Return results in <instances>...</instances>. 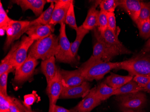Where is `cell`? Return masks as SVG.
I'll use <instances>...</instances> for the list:
<instances>
[{
	"mask_svg": "<svg viewBox=\"0 0 150 112\" xmlns=\"http://www.w3.org/2000/svg\"><path fill=\"white\" fill-rule=\"evenodd\" d=\"M12 1L20 6L23 11L32 10L35 15L38 17L43 12L45 5L47 2L45 0H16Z\"/></svg>",
	"mask_w": 150,
	"mask_h": 112,
	"instance_id": "obj_17",
	"label": "cell"
},
{
	"mask_svg": "<svg viewBox=\"0 0 150 112\" xmlns=\"http://www.w3.org/2000/svg\"><path fill=\"white\" fill-rule=\"evenodd\" d=\"M61 75L64 87L77 86L86 81L79 69L71 71L61 70Z\"/></svg>",
	"mask_w": 150,
	"mask_h": 112,
	"instance_id": "obj_15",
	"label": "cell"
},
{
	"mask_svg": "<svg viewBox=\"0 0 150 112\" xmlns=\"http://www.w3.org/2000/svg\"><path fill=\"white\" fill-rule=\"evenodd\" d=\"M90 31L86 30L81 25L78 27V29L76 30V37L75 41L71 43V50L72 54L75 58L77 56V52L79 49V46L81 44L82 40H83L84 37Z\"/></svg>",
	"mask_w": 150,
	"mask_h": 112,
	"instance_id": "obj_26",
	"label": "cell"
},
{
	"mask_svg": "<svg viewBox=\"0 0 150 112\" xmlns=\"http://www.w3.org/2000/svg\"><path fill=\"white\" fill-rule=\"evenodd\" d=\"M93 31L94 37L96 41L93 46L92 55L86 61L93 62L99 59H102L105 61H110L112 60V58L108 53L106 45L101 37L100 32L97 28L93 30Z\"/></svg>",
	"mask_w": 150,
	"mask_h": 112,
	"instance_id": "obj_11",
	"label": "cell"
},
{
	"mask_svg": "<svg viewBox=\"0 0 150 112\" xmlns=\"http://www.w3.org/2000/svg\"><path fill=\"white\" fill-rule=\"evenodd\" d=\"M11 72L8 71L2 75H0V92L6 96H8L7 92V79L9 73Z\"/></svg>",
	"mask_w": 150,
	"mask_h": 112,
	"instance_id": "obj_35",
	"label": "cell"
},
{
	"mask_svg": "<svg viewBox=\"0 0 150 112\" xmlns=\"http://www.w3.org/2000/svg\"><path fill=\"white\" fill-rule=\"evenodd\" d=\"M133 80L139 86L144 88L150 81V76H135L133 78Z\"/></svg>",
	"mask_w": 150,
	"mask_h": 112,
	"instance_id": "obj_37",
	"label": "cell"
},
{
	"mask_svg": "<svg viewBox=\"0 0 150 112\" xmlns=\"http://www.w3.org/2000/svg\"><path fill=\"white\" fill-rule=\"evenodd\" d=\"M91 90V85L86 81L77 86L71 87H63L59 98L73 99L76 98H84L89 93Z\"/></svg>",
	"mask_w": 150,
	"mask_h": 112,
	"instance_id": "obj_14",
	"label": "cell"
},
{
	"mask_svg": "<svg viewBox=\"0 0 150 112\" xmlns=\"http://www.w3.org/2000/svg\"><path fill=\"white\" fill-rule=\"evenodd\" d=\"M74 1L71 2L70 6L66 18L65 24H68L72 29L76 31L78 27L76 24V17H75V11H74Z\"/></svg>",
	"mask_w": 150,
	"mask_h": 112,
	"instance_id": "obj_30",
	"label": "cell"
},
{
	"mask_svg": "<svg viewBox=\"0 0 150 112\" xmlns=\"http://www.w3.org/2000/svg\"><path fill=\"white\" fill-rule=\"evenodd\" d=\"M54 8V2H51L50 6L46 11L43 12L37 19L30 21L29 27L35 24H42L44 25L50 24Z\"/></svg>",
	"mask_w": 150,
	"mask_h": 112,
	"instance_id": "obj_23",
	"label": "cell"
},
{
	"mask_svg": "<svg viewBox=\"0 0 150 112\" xmlns=\"http://www.w3.org/2000/svg\"><path fill=\"white\" fill-rule=\"evenodd\" d=\"M115 100L118 102L120 109L128 108L140 110L146 105L147 98L142 92L117 96Z\"/></svg>",
	"mask_w": 150,
	"mask_h": 112,
	"instance_id": "obj_6",
	"label": "cell"
},
{
	"mask_svg": "<svg viewBox=\"0 0 150 112\" xmlns=\"http://www.w3.org/2000/svg\"><path fill=\"white\" fill-rule=\"evenodd\" d=\"M56 58L52 56L49 58L42 61L41 63V70L45 76L47 85L53 80L56 75L57 68L55 65Z\"/></svg>",
	"mask_w": 150,
	"mask_h": 112,
	"instance_id": "obj_19",
	"label": "cell"
},
{
	"mask_svg": "<svg viewBox=\"0 0 150 112\" xmlns=\"http://www.w3.org/2000/svg\"><path fill=\"white\" fill-rule=\"evenodd\" d=\"M97 5L94 4L88 10L86 18L82 26L88 31L93 30L98 27L99 11L96 9Z\"/></svg>",
	"mask_w": 150,
	"mask_h": 112,
	"instance_id": "obj_20",
	"label": "cell"
},
{
	"mask_svg": "<svg viewBox=\"0 0 150 112\" xmlns=\"http://www.w3.org/2000/svg\"><path fill=\"white\" fill-rule=\"evenodd\" d=\"M150 19V2L142 1V8L139 18L135 23H139Z\"/></svg>",
	"mask_w": 150,
	"mask_h": 112,
	"instance_id": "obj_29",
	"label": "cell"
},
{
	"mask_svg": "<svg viewBox=\"0 0 150 112\" xmlns=\"http://www.w3.org/2000/svg\"><path fill=\"white\" fill-rule=\"evenodd\" d=\"M142 91H144V89L139 86L135 82L132 80L120 88L115 90L114 92L113 96H119Z\"/></svg>",
	"mask_w": 150,
	"mask_h": 112,
	"instance_id": "obj_24",
	"label": "cell"
},
{
	"mask_svg": "<svg viewBox=\"0 0 150 112\" xmlns=\"http://www.w3.org/2000/svg\"><path fill=\"white\" fill-rule=\"evenodd\" d=\"M119 6L123 9L135 23L142 8V1L138 0H120Z\"/></svg>",
	"mask_w": 150,
	"mask_h": 112,
	"instance_id": "obj_18",
	"label": "cell"
},
{
	"mask_svg": "<svg viewBox=\"0 0 150 112\" xmlns=\"http://www.w3.org/2000/svg\"><path fill=\"white\" fill-rule=\"evenodd\" d=\"M141 52H144V53L150 52V38H149V39L146 41V43Z\"/></svg>",
	"mask_w": 150,
	"mask_h": 112,
	"instance_id": "obj_40",
	"label": "cell"
},
{
	"mask_svg": "<svg viewBox=\"0 0 150 112\" xmlns=\"http://www.w3.org/2000/svg\"><path fill=\"white\" fill-rule=\"evenodd\" d=\"M140 36L144 39L150 38V19L137 25Z\"/></svg>",
	"mask_w": 150,
	"mask_h": 112,
	"instance_id": "obj_31",
	"label": "cell"
},
{
	"mask_svg": "<svg viewBox=\"0 0 150 112\" xmlns=\"http://www.w3.org/2000/svg\"><path fill=\"white\" fill-rule=\"evenodd\" d=\"M62 78L61 75V70L57 68L56 75L53 80L47 85L46 92L49 98L50 107L49 112H52L54 106L59 98L63 90Z\"/></svg>",
	"mask_w": 150,
	"mask_h": 112,
	"instance_id": "obj_9",
	"label": "cell"
},
{
	"mask_svg": "<svg viewBox=\"0 0 150 112\" xmlns=\"http://www.w3.org/2000/svg\"><path fill=\"white\" fill-rule=\"evenodd\" d=\"M108 28V18L107 13L100 10L98 17L97 28L100 33L104 32Z\"/></svg>",
	"mask_w": 150,
	"mask_h": 112,
	"instance_id": "obj_32",
	"label": "cell"
},
{
	"mask_svg": "<svg viewBox=\"0 0 150 112\" xmlns=\"http://www.w3.org/2000/svg\"><path fill=\"white\" fill-rule=\"evenodd\" d=\"M97 87H93L76 106L71 109V112H91L102 102L96 95Z\"/></svg>",
	"mask_w": 150,
	"mask_h": 112,
	"instance_id": "obj_12",
	"label": "cell"
},
{
	"mask_svg": "<svg viewBox=\"0 0 150 112\" xmlns=\"http://www.w3.org/2000/svg\"><path fill=\"white\" fill-rule=\"evenodd\" d=\"M38 64V60L28 55L24 63L16 70L14 82L16 85H21L28 80L33 75Z\"/></svg>",
	"mask_w": 150,
	"mask_h": 112,
	"instance_id": "obj_8",
	"label": "cell"
},
{
	"mask_svg": "<svg viewBox=\"0 0 150 112\" xmlns=\"http://www.w3.org/2000/svg\"><path fill=\"white\" fill-rule=\"evenodd\" d=\"M122 112H142L141 109L140 110H134V109H128V108H122L120 109Z\"/></svg>",
	"mask_w": 150,
	"mask_h": 112,
	"instance_id": "obj_41",
	"label": "cell"
},
{
	"mask_svg": "<svg viewBox=\"0 0 150 112\" xmlns=\"http://www.w3.org/2000/svg\"><path fill=\"white\" fill-rule=\"evenodd\" d=\"M20 41H18L13 45L11 48L10 52H9L6 57L1 61L0 64V75L5 73L8 71L12 72L15 70L12 64V60L13 54L18 48Z\"/></svg>",
	"mask_w": 150,
	"mask_h": 112,
	"instance_id": "obj_22",
	"label": "cell"
},
{
	"mask_svg": "<svg viewBox=\"0 0 150 112\" xmlns=\"http://www.w3.org/2000/svg\"><path fill=\"white\" fill-rule=\"evenodd\" d=\"M72 1L71 0L55 1L50 24L54 26L59 23H65L67 12Z\"/></svg>",
	"mask_w": 150,
	"mask_h": 112,
	"instance_id": "obj_13",
	"label": "cell"
},
{
	"mask_svg": "<svg viewBox=\"0 0 150 112\" xmlns=\"http://www.w3.org/2000/svg\"><path fill=\"white\" fill-rule=\"evenodd\" d=\"M116 90L109 86L103 82L97 87L96 95L98 98L102 102L113 96L114 92Z\"/></svg>",
	"mask_w": 150,
	"mask_h": 112,
	"instance_id": "obj_25",
	"label": "cell"
},
{
	"mask_svg": "<svg viewBox=\"0 0 150 112\" xmlns=\"http://www.w3.org/2000/svg\"><path fill=\"white\" fill-rule=\"evenodd\" d=\"M100 35L112 59L119 55L132 54V52L120 41L118 35L110 29L108 28L104 32Z\"/></svg>",
	"mask_w": 150,
	"mask_h": 112,
	"instance_id": "obj_5",
	"label": "cell"
},
{
	"mask_svg": "<svg viewBox=\"0 0 150 112\" xmlns=\"http://www.w3.org/2000/svg\"><path fill=\"white\" fill-rule=\"evenodd\" d=\"M12 101V97L6 96L0 92V112L9 111L10 105Z\"/></svg>",
	"mask_w": 150,
	"mask_h": 112,
	"instance_id": "obj_33",
	"label": "cell"
},
{
	"mask_svg": "<svg viewBox=\"0 0 150 112\" xmlns=\"http://www.w3.org/2000/svg\"><path fill=\"white\" fill-rule=\"evenodd\" d=\"M52 112H71V110L66 109L64 108L55 105L54 106Z\"/></svg>",
	"mask_w": 150,
	"mask_h": 112,
	"instance_id": "obj_39",
	"label": "cell"
},
{
	"mask_svg": "<svg viewBox=\"0 0 150 112\" xmlns=\"http://www.w3.org/2000/svg\"><path fill=\"white\" fill-rule=\"evenodd\" d=\"M145 92H146L150 95V81L148 82L146 86L144 88Z\"/></svg>",
	"mask_w": 150,
	"mask_h": 112,
	"instance_id": "obj_42",
	"label": "cell"
},
{
	"mask_svg": "<svg viewBox=\"0 0 150 112\" xmlns=\"http://www.w3.org/2000/svg\"><path fill=\"white\" fill-rule=\"evenodd\" d=\"M10 112V111H7V112Z\"/></svg>",
	"mask_w": 150,
	"mask_h": 112,
	"instance_id": "obj_43",
	"label": "cell"
},
{
	"mask_svg": "<svg viewBox=\"0 0 150 112\" xmlns=\"http://www.w3.org/2000/svg\"><path fill=\"white\" fill-rule=\"evenodd\" d=\"M107 14L108 18V28L118 35V30L117 27L114 13H108Z\"/></svg>",
	"mask_w": 150,
	"mask_h": 112,
	"instance_id": "obj_36",
	"label": "cell"
},
{
	"mask_svg": "<svg viewBox=\"0 0 150 112\" xmlns=\"http://www.w3.org/2000/svg\"><path fill=\"white\" fill-rule=\"evenodd\" d=\"M133 76L129 75L127 76L120 75L112 73L105 79L104 82L109 86L117 89L133 80Z\"/></svg>",
	"mask_w": 150,
	"mask_h": 112,
	"instance_id": "obj_21",
	"label": "cell"
},
{
	"mask_svg": "<svg viewBox=\"0 0 150 112\" xmlns=\"http://www.w3.org/2000/svg\"><path fill=\"white\" fill-rule=\"evenodd\" d=\"M95 3L99 5L100 10L107 13H114L115 8L119 6V1L117 0H103L96 1Z\"/></svg>",
	"mask_w": 150,
	"mask_h": 112,
	"instance_id": "obj_27",
	"label": "cell"
},
{
	"mask_svg": "<svg viewBox=\"0 0 150 112\" xmlns=\"http://www.w3.org/2000/svg\"><path fill=\"white\" fill-rule=\"evenodd\" d=\"M54 30V26L51 24H35L30 26L26 33L28 37L35 41L53 34Z\"/></svg>",
	"mask_w": 150,
	"mask_h": 112,
	"instance_id": "obj_16",
	"label": "cell"
},
{
	"mask_svg": "<svg viewBox=\"0 0 150 112\" xmlns=\"http://www.w3.org/2000/svg\"><path fill=\"white\" fill-rule=\"evenodd\" d=\"M59 37L55 35L35 41L30 48L28 55L36 59L45 60L55 56L59 51Z\"/></svg>",
	"mask_w": 150,
	"mask_h": 112,
	"instance_id": "obj_2",
	"label": "cell"
},
{
	"mask_svg": "<svg viewBox=\"0 0 150 112\" xmlns=\"http://www.w3.org/2000/svg\"><path fill=\"white\" fill-rule=\"evenodd\" d=\"M124 70L131 76H150V52H141L129 59L120 62L117 70Z\"/></svg>",
	"mask_w": 150,
	"mask_h": 112,
	"instance_id": "obj_3",
	"label": "cell"
},
{
	"mask_svg": "<svg viewBox=\"0 0 150 112\" xmlns=\"http://www.w3.org/2000/svg\"><path fill=\"white\" fill-rule=\"evenodd\" d=\"M65 24V23L60 24L59 51L55 56V58L58 62L72 64L76 63V59L71 52V43L66 35Z\"/></svg>",
	"mask_w": 150,
	"mask_h": 112,
	"instance_id": "obj_4",
	"label": "cell"
},
{
	"mask_svg": "<svg viewBox=\"0 0 150 112\" xmlns=\"http://www.w3.org/2000/svg\"><path fill=\"white\" fill-rule=\"evenodd\" d=\"M25 108H26V107H24L22 105L18 100L15 98L12 97V101L9 108V111L10 112H23V109H25Z\"/></svg>",
	"mask_w": 150,
	"mask_h": 112,
	"instance_id": "obj_38",
	"label": "cell"
},
{
	"mask_svg": "<svg viewBox=\"0 0 150 112\" xmlns=\"http://www.w3.org/2000/svg\"><path fill=\"white\" fill-rule=\"evenodd\" d=\"M30 21H18L12 20L6 28L7 38L4 45V49H7L11 44L26 32L29 27Z\"/></svg>",
	"mask_w": 150,
	"mask_h": 112,
	"instance_id": "obj_7",
	"label": "cell"
},
{
	"mask_svg": "<svg viewBox=\"0 0 150 112\" xmlns=\"http://www.w3.org/2000/svg\"><path fill=\"white\" fill-rule=\"evenodd\" d=\"M38 97L36 92H33L31 94H28L24 96L23 104L24 106L28 110L31 109V106L37 101Z\"/></svg>",
	"mask_w": 150,
	"mask_h": 112,
	"instance_id": "obj_34",
	"label": "cell"
},
{
	"mask_svg": "<svg viewBox=\"0 0 150 112\" xmlns=\"http://www.w3.org/2000/svg\"><path fill=\"white\" fill-rule=\"evenodd\" d=\"M0 31L1 36H3L6 32V28L12 19L10 18L7 15L1 2L0 3Z\"/></svg>",
	"mask_w": 150,
	"mask_h": 112,
	"instance_id": "obj_28",
	"label": "cell"
},
{
	"mask_svg": "<svg viewBox=\"0 0 150 112\" xmlns=\"http://www.w3.org/2000/svg\"><path fill=\"white\" fill-rule=\"evenodd\" d=\"M34 42V40L26 36L22 38L20 44L14 53L12 60V64L15 70L18 69L26 60L28 57V49Z\"/></svg>",
	"mask_w": 150,
	"mask_h": 112,
	"instance_id": "obj_10",
	"label": "cell"
},
{
	"mask_svg": "<svg viewBox=\"0 0 150 112\" xmlns=\"http://www.w3.org/2000/svg\"><path fill=\"white\" fill-rule=\"evenodd\" d=\"M120 64V62H112L99 59L93 62L86 61L78 69L85 80L92 81L103 79L112 70H117Z\"/></svg>",
	"mask_w": 150,
	"mask_h": 112,
	"instance_id": "obj_1",
	"label": "cell"
}]
</instances>
